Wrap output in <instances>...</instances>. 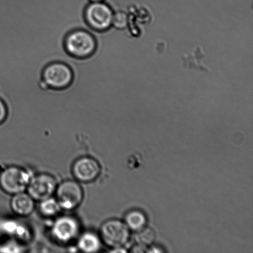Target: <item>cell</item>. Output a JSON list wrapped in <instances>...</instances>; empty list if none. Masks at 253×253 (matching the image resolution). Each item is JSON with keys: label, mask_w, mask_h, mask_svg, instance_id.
I'll return each mask as SVG.
<instances>
[{"label": "cell", "mask_w": 253, "mask_h": 253, "mask_svg": "<svg viewBox=\"0 0 253 253\" xmlns=\"http://www.w3.org/2000/svg\"><path fill=\"white\" fill-rule=\"evenodd\" d=\"M8 116V110L6 103L0 98V125L6 121Z\"/></svg>", "instance_id": "obj_16"}, {"label": "cell", "mask_w": 253, "mask_h": 253, "mask_svg": "<svg viewBox=\"0 0 253 253\" xmlns=\"http://www.w3.org/2000/svg\"><path fill=\"white\" fill-rule=\"evenodd\" d=\"M125 223L129 229L137 232L146 226V217L140 211H131L126 215Z\"/></svg>", "instance_id": "obj_12"}, {"label": "cell", "mask_w": 253, "mask_h": 253, "mask_svg": "<svg viewBox=\"0 0 253 253\" xmlns=\"http://www.w3.org/2000/svg\"><path fill=\"white\" fill-rule=\"evenodd\" d=\"M11 207L15 214L20 216H27L34 210V200L28 193L23 192L14 194L11 201Z\"/></svg>", "instance_id": "obj_10"}, {"label": "cell", "mask_w": 253, "mask_h": 253, "mask_svg": "<svg viewBox=\"0 0 253 253\" xmlns=\"http://www.w3.org/2000/svg\"><path fill=\"white\" fill-rule=\"evenodd\" d=\"M126 24H127V16L125 12L118 11L114 13L112 26L116 29H125Z\"/></svg>", "instance_id": "obj_15"}, {"label": "cell", "mask_w": 253, "mask_h": 253, "mask_svg": "<svg viewBox=\"0 0 253 253\" xmlns=\"http://www.w3.org/2000/svg\"><path fill=\"white\" fill-rule=\"evenodd\" d=\"M55 178L47 173H41L32 177L27 186V192L34 200L42 201L51 197L56 192Z\"/></svg>", "instance_id": "obj_7"}, {"label": "cell", "mask_w": 253, "mask_h": 253, "mask_svg": "<svg viewBox=\"0 0 253 253\" xmlns=\"http://www.w3.org/2000/svg\"><path fill=\"white\" fill-rule=\"evenodd\" d=\"M143 246H141V245H139V246L134 248L133 252H143L144 250H143Z\"/></svg>", "instance_id": "obj_17"}, {"label": "cell", "mask_w": 253, "mask_h": 253, "mask_svg": "<svg viewBox=\"0 0 253 253\" xmlns=\"http://www.w3.org/2000/svg\"><path fill=\"white\" fill-rule=\"evenodd\" d=\"M101 168L98 161L90 157L77 160L73 167V172L77 180L82 182H90L100 174Z\"/></svg>", "instance_id": "obj_9"}, {"label": "cell", "mask_w": 253, "mask_h": 253, "mask_svg": "<svg viewBox=\"0 0 253 253\" xmlns=\"http://www.w3.org/2000/svg\"><path fill=\"white\" fill-rule=\"evenodd\" d=\"M78 247L84 252H97L101 248L100 238L94 233L86 232L79 239Z\"/></svg>", "instance_id": "obj_11"}, {"label": "cell", "mask_w": 253, "mask_h": 253, "mask_svg": "<svg viewBox=\"0 0 253 253\" xmlns=\"http://www.w3.org/2000/svg\"><path fill=\"white\" fill-rule=\"evenodd\" d=\"M155 234L150 228L144 227L137 231L135 240L141 246L146 247L152 245L155 240Z\"/></svg>", "instance_id": "obj_14"}, {"label": "cell", "mask_w": 253, "mask_h": 253, "mask_svg": "<svg viewBox=\"0 0 253 253\" xmlns=\"http://www.w3.org/2000/svg\"><path fill=\"white\" fill-rule=\"evenodd\" d=\"M40 211L42 214L47 217L54 216L60 211L61 208L58 201L54 198L49 197L41 201Z\"/></svg>", "instance_id": "obj_13"}, {"label": "cell", "mask_w": 253, "mask_h": 253, "mask_svg": "<svg viewBox=\"0 0 253 253\" xmlns=\"http://www.w3.org/2000/svg\"><path fill=\"white\" fill-rule=\"evenodd\" d=\"M51 232L54 239L59 242L66 244L78 236L79 223L73 217L62 216L54 222Z\"/></svg>", "instance_id": "obj_8"}, {"label": "cell", "mask_w": 253, "mask_h": 253, "mask_svg": "<svg viewBox=\"0 0 253 253\" xmlns=\"http://www.w3.org/2000/svg\"><path fill=\"white\" fill-rule=\"evenodd\" d=\"M114 12L105 2H90L84 11V18L93 31L104 32L112 26Z\"/></svg>", "instance_id": "obj_2"}, {"label": "cell", "mask_w": 253, "mask_h": 253, "mask_svg": "<svg viewBox=\"0 0 253 253\" xmlns=\"http://www.w3.org/2000/svg\"><path fill=\"white\" fill-rule=\"evenodd\" d=\"M31 178L29 173L21 168H7L0 173V187L9 194L23 192Z\"/></svg>", "instance_id": "obj_5"}, {"label": "cell", "mask_w": 253, "mask_h": 253, "mask_svg": "<svg viewBox=\"0 0 253 253\" xmlns=\"http://www.w3.org/2000/svg\"><path fill=\"white\" fill-rule=\"evenodd\" d=\"M42 80L49 88L63 90L73 83L74 73L68 64L62 62H53L44 68Z\"/></svg>", "instance_id": "obj_3"}, {"label": "cell", "mask_w": 253, "mask_h": 253, "mask_svg": "<svg viewBox=\"0 0 253 253\" xmlns=\"http://www.w3.org/2000/svg\"><path fill=\"white\" fill-rule=\"evenodd\" d=\"M90 2H103L104 1H105V0H88Z\"/></svg>", "instance_id": "obj_18"}, {"label": "cell", "mask_w": 253, "mask_h": 253, "mask_svg": "<svg viewBox=\"0 0 253 253\" xmlns=\"http://www.w3.org/2000/svg\"><path fill=\"white\" fill-rule=\"evenodd\" d=\"M100 235L107 246L120 249L128 241L130 232L126 223L118 219H111L101 225Z\"/></svg>", "instance_id": "obj_4"}, {"label": "cell", "mask_w": 253, "mask_h": 253, "mask_svg": "<svg viewBox=\"0 0 253 253\" xmlns=\"http://www.w3.org/2000/svg\"><path fill=\"white\" fill-rule=\"evenodd\" d=\"M56 199L61 209L73 210L78 208L83 202V188L76 181L66 180L57 186Z\"/></svg>", "instance_id": "obj_6"}, {"label": "cell", "mask_w": 253, "mask_h": 253, "mask_svg": "<svg viewBox=\"0 0 253 253\" xmlns=\"http://www.w3.org/2000/svg\"><path fill=\"white\" fill-rule=\"evenodd\" d=\"M95 37L84 29H76L69 32L64 39V47L69 55L84 59L92 56L96 49Z\"/></svg>", "instance_id": "obj_1"}]
</instances>
